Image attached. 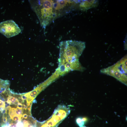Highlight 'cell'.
<instances>
[{"instance_id": "3", "label": "cell", "mask_w": 127, "mask_h": 127, "mask_svg": "<svg viewBox=\"0 0 127 127\" xmlns=\"http://www.w3.org/2000/svg\"><path fill=\"white\" fill-rule=\"evenodd\" d=\"M101 72L114 77L127 85V56H125L113 65L102 69Z\"/></svg>"}, {"instance_id": "11", "label": "cell", "mask_w": 127, "mask_h": 127, "mask_svg": "<svg viewBox=\"0 0 127 127\" xmlns=\"http://www.w3.org/2000/svg\"><path fill=\"white\" fill-rule=\"evenodd\" d=\"M28 116V115L27 114H24L22 115V118L25 119H27Z\"/></svg>"}, {"instance_id": "6", "label": "cell", "mask_w": 127, "mask_h": 127, "mask_svg": "<svg viewBox=\"0 0 127 127\" xmlns=\"http://www.w3.org/2000/svg\"><path fill=\"white\" fill-rule=\"evenodd\" d=\"M8 86V81L0 79V93L5 89L7 88Z\"/></svg>"}, {"instance_id": "5", "label": "cell", "mask_w": 127, "mask_h": 127, "mask_svg": "<svg viewBox=\"0 0 127 127\" xmlns=\"http://www.w3.org/2000/svg\"><path fill=\"white\" fill-rule=\"evenodd\" d=\"M7 101V103L10 104H14L17 105L18 103L20 102L17 98L14 96L10 95V93L8 96Z\"/></svg>"}, {"instance_id": "2", "label": "cell", "mask_w": 127, "mask_h": 127, "mask_svg": "<svg viewBox=\"0 0 127 127\" xmlns=\"http://www.w3.org/2000/svg\"><path fill=\"white\" fill-rule=\"evenodd\" d=\"M85 48V43L83 42L72 40L62 41L60 44V56L76 60L78 59Z\"/></svg>"}, {"instance_id": "4", "label": "cell", "mask_w": 127, "mask_h": 127, "mask_svg": "<svg viewBox=\"0 0 127 127\" xmlns=\"http://www.w3.org/2000/svg\"><path fill=\"white\" fill-rule=\"evenodd\" d=\"M21 30L12 20H8L0 23V33L9 38L20 33Z\"/></svg>"}, {"instance_id": "12", "label": "cell", "mask_w": 127, "mask_h": 127, "mask_svg": "<svg viewBox=\"0 0 127 127\" xmlns=\"http://www.w3.org/2000/svg\"><path fill=\"white\" fill-rule=\"evenodd\" d=\"M86 127L85 126H83V127Z\"/></svg>"}, {"instance_id": "9", "label": "cell", "mask_w": 127, "mask_h": 127, "mask_svg": "<svg viewBox=\"0 0 127 127\" xmlns=\"http://www.w3.org/2000/svg\"><path fill=\"white\" fill-rule=\"evenodd\" d=\"M22 118H23L18 116L16 115H15L11 117V119H12L13 122H17L21 121V120L22 119Z\"/></svg>"}, {"instance_id": "1", "label": "cell", "mask_w": 127, "mask_h": 127, "mask_svg": "<svg viewBox=\"0 0 127 127\" xmlns=\"http://www.w3.org/2000/svg\"><path fill=\"white\" fill-rule=\"evenodd\" d=\"M29 2L41 25L44 28L58 17L55 0H29Z\"/></svg>"}, {"instance_id": "7", "label": "cell", "mask_w": 127, "mask_h": 127, "mask_svg": "<svg viewBox=\"0 0 127 127\" xmlns=\"http://www.w3.org/2000/svg\"><path fill=\"white\" fill-rule=\"evenodd\" d=\"M87 120V119L86 118H82L79 117L76 119V122L77 124L80 127H82L83 126Z\"/></svg>"}, {"instance_id": "8", "label": "cell", "mask_w": 127, "mask_h": 127, "mask_svg": "<svg viewBox=\"0 0 127 127\" xmlns=\"http://www.w3.org/2000/svg\"><path fill=\"white\" fill-rule=\"evenodd\" d=\"M23 110L22 109L17 108L15 109L14 113L15 115L21 117H22Z\"/></svg>"}, {"instance_id": "10", "label": "cell", "mask_w": 127, "mask_h": 127, "mask_svg": "<svg viewBox=\"0 0 127 127\" xmlns=\"http://www.w3.org/2000/svg\"><path fill=\"white\" fill-rule=\"evenodd\" d=\"M23 104L22 103L20 102H19L17 104V108L22 109L23 108Z\"/></svg>"}]
</instances>
